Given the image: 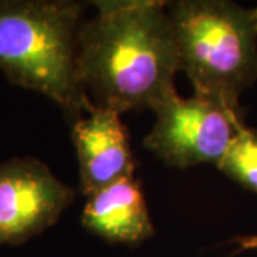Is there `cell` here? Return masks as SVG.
<instances>
[{
    "label": "cell",
    "mask_w": 257,
    "mask_h": 257,
    "mask_svg": "<svg viewBox=\"0 0 257 257\" xmlns=\"http://www.w3.org/2000/svg\"><path fill=\"white\" fill-rule=\"evenodd\" d=\"M234 241L239 244L241 250H257V234L237 237V239H234Z\"/></svg>",
    "instance_id": "9"
},
{
    "label": "cell",
    "mask_w": 257,
    "mask_h": 257,
    "mask_svg": "<svg viewBox=\"0 0 257 257\" xmlns=\"http://www.w3.org/2000/svg\"><path fill=\"white\" fill-rule=\"evenodd\" d=\"M70 124L83 194L90 196L120 179L135 176L136 160L120 113L94 106Z\"/></svg>",
    "instance_id": "6"
},
{
    "label": "cell",
    "mask_w": 257,
    "mask_h": 257,
    "mask_svg": "<svg viewBox=\"0 0 257 257\" xmlns=\"http://www.w3.org/2000/svg\"><path fill=\"white\" fill-rule=\"evenodd\" d=\"M156 123L143 140L166 165L187 169L202 163H217L243 126L239 110L213 97L177 93L155 109Z\"/></svg>",
    "instance_id": "4"
},
{
    "label": "cell",
    "mask_w": 257,
    "mask_h": 257,
    "mask_svg": "<svg viewBox=\"0 0 257 257\" xmlns=\"http://www.w3.org/2000/svg\"><path fill=\"white\" fill-rule=\"evenodd\" d=\"M79 32V73L89 99L117 113L150 109L175 96L180 72L167 2H93Z\"/></svg>",
    "instance_id": "1"
},
{
    "label": "cell",
    "mask_w": 257,
    "mask_h": 257,
    "mask_svg": "<svg viewBox=\"0 0 257 257\" xmlns=\"http://www.w3.org/2000/svg\"><path fill=\"white\" fill-rule=\"evenodd\" d=\"M179 67L194 93L239 110V97L257 79L254 9L226 0L167 2Z\"/></svg>",
    "instance_id": "3"
},
{
    "label": "cell",
    "mask_w": 257,
    "mask_h": 257,
    "mask_svg": "<svg viewBox=\"0 0 257 257\" xmlns=\"http://www.w3.org/2000/svg\"><path fill=\"white\" fill-rule=\"evenodd\" d=\"M224 175L247 190L257 193V130L246 124L231 140L227 152L217 163Z\"/></svg>",
    "instance_id": "8"
},
{
    "label": "cell",
    "mask_w": 257,
    "mask_h": 257,
    "mask_svg": "<svg viewBox=\"0 0 257 257\" xmlns=\"http://www.w3.org/2000/svg\"><path fill=\"white\" fill-rule=\"evenodd\" d=\"M73 187L35 157L0 163V247L20 246L57 223L74 202Z\"/></svg>",
    "instance_id": "5"
},
{
    "label": "cell",
    "mask_w": 257,
    "mask_h": 257,
    "mask_svg": "<svg viewBox=\"0 0 257 257\" xmlns=\"http://www.w3.org/2000/svg\"><path fill=\"white\" fill-rule=\"evenodd\" d=\"M254 9V16H256V22H257V8H253Z\"/></svg>",
    "instance_id": "10"
},
{
    "label": "cell",
    "mask_w": 257,
    "mask_h": 257,
    "mask_svg": "<svg viewBox=\"0 0 257 257\" xmlns=\"http://www.w3.org/2000/svg\"><path fill=\"white\" fill-rule=\"evenodd\" d=\"M82 224L113 244H139L155 234L145 196L135 176L87 196Z\"/></svg>",
    "instance_id": "7"
},
{
    "label": "cell",
    "mask_w": 257,
    "mask_h": 257,
    "mask_svg": "<svg viewBox=\"0 0 257 257\" xmlns=\"http://www.w3.org/2000/svg\"><path fill=\"white\" fill-rule=\"evenodd\" d=\"M84 10L73 0H0V72L46 96L70 123L94 109L79 73Z\"/></svg>",
    "instance_id": "2"
}]
</instances>
